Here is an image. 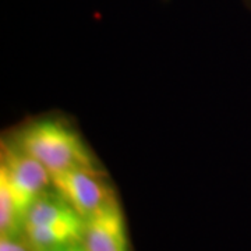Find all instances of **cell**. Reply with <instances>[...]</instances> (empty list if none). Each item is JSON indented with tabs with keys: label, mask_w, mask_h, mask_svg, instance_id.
<instances>
[{
	"label": "cell",
	"mask_w": 251,
	"mask_h": 251,
	"mask_svg": "<svg viewBox=\"0 0 251 251\" xmlns=\"http://www.w3.org/2000/svg\"><path fill=\"white\" fill-rule=\"evenodd\" d=\"M17 145L41 162L52 177L80 169L99 171L80 135L62 122L41 120L29 125L18 137Z\"/></svg>",
	"instance_id": "6da1fadb"
},
{
	"label": "cell",
	"mask_w": 251,
	"mask_h": 251,
	"mask_svg": "<svg viewBox=\"0 0 251 251\" xmlns=\"http://www.w3.org/2000/svg\"><path fill=\"white\" fill-rule=\"evenodd\" d=\"M0 183L9 188L24 222L31 205L48 193L49 186H53L50 173L41 162L18 145L11 147L9 144L1 148Z\"/></svg>",
	"instance_id": "7a4b0ae2"
},
{
	"label": "cell",
	"mask_w": 251,
	"mask_h": 251,
	"mask_svg": "<svg viewBox=\"0 0 251 251\" xmlns=\"http://www.w3.org/2000/svg\"><path fill=\"white\" fill-rule=\"evenodd\" d=\"M53 187L84 219L117 202L113 188L106 183L100 171L80 169L52 177Z\"/></svg>",
	"instance_id": "3957f363"
},
{
	"label": "cell",
	"mask_w": 251,
	"mask_h": 251,
	"mask_svg": "<svg viewBox=\"0 0 251 251\" xmlns=\"http://www.w3.org/2000/svg\"><path fill=\"white\" fill-rule=\"evenodd\" d=\"M82 244L87 251H128V236L119 202L85 221Z\"/></svg>",
	"instance_id": "277c9868"
},
{
	"label": "cell",
	"mask_w": 251,
	"mask_h": 251,
	"mask_svg": "<svg viewBox=\"0 0 251 251\" xmlns=\"http://www.w3.org/2000/svg\"><path fill=\"white\" fill-rule=\"evenodd\" d=\"M85 221L74 218L70 221L44 226L25 227L24 233L34 251H49L82 242Z\"/></svg>",
	"instance_id": "5b68a950"
},
{
	"label": "cell",
	"mask_w": 251,
	"mask_h": 251,
	"mask_svg": "<svg viewBox=\"0 0 251 251\" xmlns=\"http://www.w3.org/2000/svg\"><path fill=\"white\" fill-rule=\"evenodd\" d=\"M0 251H34L29 246L27 237L23 239L20 234L0 236Z\"/></svg>",
	"instance_id": "8992f818"
},
{
	"label": "cell",
	"mask_w": 251,
	"mask_h": 251,
	"mask_svg": "<svg viewBox=\"0 0 251 251\" xmlns=\"http://www.w3.org/2000/svg\"><path fill=\"white\" fill-rule=\"evenodd\" d=\"M49 251H87L82 242L75 243V244H70V246H64V247H59V249H53Z\"/></svg>",
	"instance_id": "52a82bcc"
}]
</instances>
